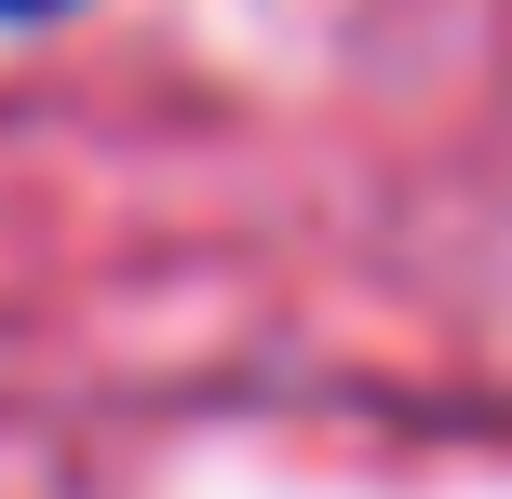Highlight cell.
Wrapping results in <instances>:
<instances>
[{"label":"cell","instance_id":"obj_1","mask_svg":"<svg viewBox=\"0 0 512 499\" xmlns=\"http://www.w3.org/2000/svg\"><path fill=\"white\" fill-rule=\"evenodd\" d=\"M0 14H54V0H0Z\"/></svg>","mask_w":512,"mask_h":499}]
</instances>
